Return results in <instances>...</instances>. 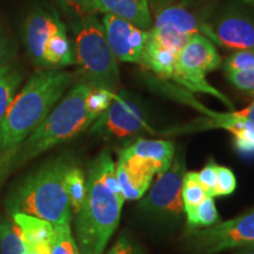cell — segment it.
Wrapping results in <instances>:
<instances>
[{
    "instance_id": "cell-19",
    "label": "cell",
    "mask_w": 254,
    "mask_h": 254,
    "mask_svg": "<svg viewBox=\"0 0 254 254\" xmlns=\"http://www.w3.org/2000/svg\"><path fill=\"white\" fill-rule=\"evenodd\" d=\"M11 218L20 228L26 245L52 244L55 227L49 221L25 213H13Z\"/></svg>"
},
{
    "instance_id": "cell-13",
    "label": "cell",
    "mask_w": 254,
    "mask_h": 254,
    "mask_svg": "<svg viewBox=\"0 0 254 254\" xmlns=\"http://www.w3.org/2000/svg\"><path fill=\"white\" fill-rule=\"evenodd\" d=\"M211 9V6L207 7H190L182 5L163 6L151 11L152 27L168 25L189 36L199 33L208 38L214 45H217V40L208 21Z\"/></svg>"
},
{
    "instance_id": "cell-4",
    "label": "cell",
    "mask_w": 254,
    "mask_h": 254,
    "mask_svg": "<svg viewBox=\"0 0 254 254\" xmlns=\"http://www.w3.org/2000/svg\"><path fill=\"white\" fill-rule=\"evenodd\" d=\"M90 90L91 86L85 82L72 87L46 119L19 145L9 161L7 174L51 148L71 140L95 122L85 104Z\"/></svg>"
},
{
    "instance_id": "cell-23",
    "label": "cell",
    "mask_w": 254,
    "mask_h": 254,
    "mask_svg": "<svg viewBox=\"0 0 254 254\" xmlns=\"http://www.w3.org/2000/svg\"><path fill=\"white\" fill-rule=\"evenodd\" d=\"M26 244L13 220L0 217V254H25Z\"/></svg>"
},
{
    "instance_id": "cell-2",
    "label": "cell",
    "mask_w": 254,
    "mask_h": 254,
    "mask_svg": "<svg viewBox=\"0 0 254 254\" xmlns=\"http://www.w3.org/2000/svg\"><path fill=\"white\" fill-rule=\"evenodd\" d=\"M72 80L68 72L41 68L13 98L0 120V184L19 145L46 119Z\"/></svg>"
},
{
    "instance_id": "cell-29",
    "label": "cell",
    "mask_w": 254,
    "mask_h": 254,
    "mask_svg": "<svg viewBox=\"0 0 254 254\" xmlns=\"http://www.w3.org/2000/svg\"><path fill=\"white\" fill-rule=\"evenodd\" d=\"M222 67L226 73L254 69V50L236 51L225 59Z\"/></svg>"
},
{
    "instance_id": "cell-10",
    "label": "cell",
    "mask_w": 254,
    "mask_h": 254,
    "mask_svg": "<svg viewBox=\"0 0 254 254\" xmlns=\"http://www.w3.org/2000/svg\"><path fill=\"white\" fill-rule=\"evenodd\" d=\"M176 148L172 141L139 139L120 151L118 161L154 178L172 164Z\"/></svg>"
},
{
    "instance_id": "cell-14",
    "label": "cell",
    "mask_w": 254,
    "mask_h": 254,
    "mask_svg": "<svg viewBox=\"0 0 254 254\" xmlns=\"http://www.w3.org/2000/svg\"><path fill=\"white\" fill-rule=\"evenodd\" d=\"M66 28L55 9L37 7L30 12L24 24V44L34 65L44 69V47L56 32Z\"/></svg>"
},
{
    "instance_id": "cell-8",
    "label": "cell",
    "mask_w": 254,
    "mask_h": 254,
    "mask_svg": "<svg viewBox=\"0 0 254 254\" xmlns=\"http://www.w3.org/2000/svg\"><path fill=\"white\" fill-rule=\"evenodd\" d=\"M147 128L140 101L123 92L122 94H114L109 109L95 120L92 132L106 139L123 140Z\"/></svg>"
},
{
    "instance_id": "cell-16",
    "label": "cell",
    "mask_w": 254,
    "mask_h": 254,
    "mask_svg": "<svg viewBox=\"0 0 254 254\" xmlns=\"http://www.w3.org/2000/svg\"><path fill=\"white\" fill-rule=\"evenodd\" d=\"M209 127H222L234 136V146L239 153L254 154V123L234 116L233 113L218 114L209 120Z\"/></svg>"
},
{
    "instance_id": "cell-22",
    "label": "cell",
    "mask_w": 254,
    "mask_h": 254,
    "mask_svg": "<svg viewBox=\"0 0 254 254\" xmlns=\"http://www.w3.org/2000/svg\"><path fill=\"white\" fill-rule=\"evenodd\" d=\"M65 187L66 192H67L69 205H71L72 213L77 214L81 209L82 205H84L87 195L86 177H85V173L82 172L81 168L74 165L68 171L65 180Z\"/></svg>"
},
{
    "instance_id": "cell-31",
    "label": "cell",
    "mask_w": 254,
    "mask_h": 254,
    "mask_svg": "<svg viewBox=\"0 0 254 254\" xmlns=\"http://www.w3.org/2000/svg\"><path fill=\"white\" fill-rule=\"evenodd\" d=\"M17 55V46L0 19V67L8 65Z\"/></svg>"
},
{
    "instance_id": "cell-35",
    "label": "cell",
    "mask_w": 254,
    "mask_h": 254,
    "mask_svg": "<svg viewBox=\"0 0 254 254\" xmlns=\"http://www.w3.org/2000/svg\"><path fill=\"white\" fill-rule=\"evenodd\" d=\"M105 254H142L139 247L133 241L123 234L117 243Z\"/></svg>"
},
{
    "instance_id": "cell-18",
    "label": "cell",
    "mask_w": 254,
    "mask_h": 254,
    "mask_svg": "<svg viewBox=\"0 0 254 254\" xmlns=\"http://www.w3.org/2000/svg\"><path fill=\"white\" fill-rule=\"evenodd\" d=\"M74 64L73 49L66 28L56 32L44 47V69H60Z\"/></svg>"
},
{
    "instance_id": "cell-39",
    "label": "cell",
    "mask_w": 254,
    "mask_h": 254,
    "mask_svg": "<svg viewBox=\"0 0 254 254\" xmlns=\"http://www.w3.org/2000/svg\"><path fill=\"white\" fill-rule=\"evenodd\" d=\"M244 1H245L246 4H249V5H252V6H254V0H244Z\"/></svg>"
},
{
    "instance_id": "cell-20",
    "label": "cell",
    "mask_w": 254,
    "mask_h": 254,
    "mask_svg": "<svg viewBox=\"0 0 254 254\" xmlns=\"http://www.w3.org/2000/svg\"><path fill=\"white\" fill-rule=\"evenodd\" d=\"M21 81L23 74L14 65L8 64L0 67V120L15 97V92Z\"/></svg>"
},
{
    "instance_id": "cell-28",
    "label": "cell",
    "mask_w": 254,
    "mask_h": 254,
    "mask_svg": "<svg viewBox=\"0 0 254 254\" xmlns=\"http://www.w3.org/2000/svg\"><path fill=\"white\" fill-rule=\"evenodd\" d=\"M56 1L69 17L73 18V20L95 15L98 12L95 0H56Z\"/></svg>"
},
{
    "instance_id": "cell-17",
    "label": "cell",
    "mask_w": 254,
    "mask_h": 254,
    "mask_svg": "<svg viewBox=\"0 0 254 254\" xmlns=\"http://www.w3.org/2000/svg\"><path fill=\"white\" fill-rule=\"evenodd\" d=\"M139 64L150 69L160 80H173L176 74V57L147 37Z\"/></svg>"
},
{
    "instance_id": "cell-3",
    "label": "cell",
    "mask_w": 254,
    "mask_h": 254,
    "mask_svg": "<svg viewBox=\"0 0 254 254\" xmlns=\"http://www.w3.org/2000/svg\"><path fill=\"white\" fill-rule=\"evenodd\" d=\"M69 155L51 159L21 180L6 199L9 215L25 213L49 221L53 227L71 225L72 209L65 180L74 166Z\"/></svg>"
},
{
    "instance_id": "cell-38",
    "label": "cell",
    "mask_w": 254,
    "mask_h": 254,
    "mask_svg": "<svg viewBox=\"0 0 254 254\" xmlns=\"http://www.w3.org/2000/svg\"><path fill=\"white\" fill-rule=\"evenodd\" d=\"M237 254H254V247H246L245 250L240 251V252Z\"/></svg>"
},
{
    "instance_id": "cell-30",
    "label": "cell",
    "mask_w": 254,
    "mask_h": 254,
    "mask_svg": "<svg viewBox=\"0 0 254 254\" xmlns=\"http://www.w3.org/2000/svg\"><path fill=\"white\" fill-rule=\"evenodd\" d=\"M237 189V178L231 168L225 166L217 167V187L215 196L230 195Z\"/></svg>"
},
{
    "instance_id": "cell-1",
    "label": "cell",
    "mask_w": 254,
    "mask_h": 254,
    "mask_svg": "<svg viewBox=\"0 0 254 254\" xmlns=\"http://www.w3.org/2000/svg\"><path fill=\"white\" fill-rule=\"evenodd\" d=\"M86 186V199L75 214V241L81 254H104L119 226L125 201L109 150L101 151L88 165Z\"/></svg>"
},
{
    "instance_id": "cell-5",
    "label": "cell",
    "mask_w": 254,
    "mask_h": 254,
    "mask_svg": "<svg viewBox=\"0 0 254 254\" xmlns=\"http://www.w3.org/2000/svg\"><path fill=\"white\" fill-rule=\"evenodd\" d=\"M74 63L85 84L91 87L106 88L111 92L119 86L118 60L111 51L103 25L95 15L72 21Z\"/></svg>"
},
{
    "instance_id": "cell-32",
    "label": "cell",
    "mask_w": 254,
    "mask_h": 254,
    "mask_svg": "<svg viewBox=\"0 0 254 254\" xmlns=\"http://www.w3.org/2000/svg\"><path fill=\"white\" fill-rule=\"evenodd\" d=\"M217 167L218 165L213 160H209L201 171L198 172L199 180L204 187L206 194L211 198L215 196V187H217Z\"/></svg>"
},
{
    "instance_id": "cell-21",
    "label": "cell",
    "mask_w": 254,
    "mask_h": 254,
    "mask_svg": "<svg viewBox=\"0 0 254 254\" xmlns=\"http://www.w3.org/2000/svg\"><path fill=\"white\" fill-rule=\"evenodd\" d=\"M207 198L204 187L199 180L198 172H186L182 187V199L186 219L192 217L195 208Z\"/></svg>"
},
{
    "instance_id": "cell-11",
    "label": "cell",
    "mask_w": 254,
    "mask_h": 254,
    "mask_svg": "<svg viewBox=\"0 0 254 254\" xmlns=\"http://www.w3.org/2000/svg\"><path fill=\"white\" fill-rule=\"evenodd\" d=\"M106 40L117 60L139 64L148 31L141 30L128 20L111 13H105L101 20Z\"/></svg>"
},
{
    "instance_id": "cell-37",
    "label": "cell",
    "mask_w": 254,
    "mask_h": 254,
    "mask_svg": "<svg viewBox=\"0 0 254 254\" xmlns=\"http://www.w3.org/2000/svg\"><path fill=\"white\" fill-rule=\"evenodd\" d=\"M232 113H233L234 116L240 117V118L247 119L250 120V122L254 123V100L246 107V109L240 110V111H234V112Z\"/></svg>"
},
{
    "instance_id": "cell-27",
    "label": "cell",
    "mask_w": 254,
    "mask_h": 254,
    "mask_svg": "<svg viewBox=\"0 0 254 254\" xmlns=\"http://www.w3.org/2000/svg\"><path fill=\"white\" fill-rule=\"evenodd\" d=\"M51 254H81L77 241L72 236L71 225L55 227V238L52 241Z\"/></svg>"
},
{
    "instance_id": "cell-24",
    "label": "cell",
    "mask_w": 254,
    "mask_h": 254,
    "mask_svg": "<svg viewBox=\"0 0 254 254\" xmlns=\"http://www.w3.org/2000/svg\"><path fill=\"white\" fill-rule=\"evenodd\" d=\"M148 37L152 38L160 46H163L164 49L170 51L174 57H177L183 50V47L186 45L190 36L178 31L172 26L164 25V26L152 27L151 30H148Z\"/></svg>"
},
{
    "instance_id": "cell-6",
    "label": "cell",
    "mask_w": 254,
    "mask_h": 254,
    "mask_svg": "<svg viewBox=\"0 0 254 254\" xmlns=\"http://www.w3.org/2000/svg\"><path fill=\"white\" fill-rule=\"evenodd\" d=\"M220 65L221 58L214 44L202 34H192L176 57L173 81L189 91L213 95L233 110L231 100L206 80V73L214 71Z\"/></svg>"
},
{
    "instance_id": "cell-9",
    "label": "cell",
    "mask_w": 254,
    "mask_h": 254,
    "mask_svg": "<svg viewBox=\"0 0 254 254\" xmlns=\"http://www.w3.org/2000/svg\"><path fill=\"white\" fill-rule=\"evenodd\" d=\"M185 173V158L179 151L174 154L170 167L158 174V178L142 201L141 207L155 215L179 217L184 211L182 187Z\"/></svg>"
},
{
    "instance_id": "cell-7",
    "label": "cell",
    "mask_w": 254,
    "mask_h": 254,
    "mask_svg": "<svg viewBox=\"0 0 254 254\" xmlns=\"http://www.w3.org/2000/svg\"><path fill=\"white\" fill-rule=\"evenodd\" d=\"M186 246L195 254H217L239 247H253L254 209L209 227L193 230L187 234Z\"/></svg>"
},
{
    "instance_id": "cell-12",
    "label": "cell",
    "mask_w": 254,
    "mask_h": 254,
    "mask_svg": "<svg viewBox=\"0 0 254 254\" xmlns=\"http://www.w3.org/2000/svg\"><path fill=\"white\" fill-rule=\"evenodd\" d=\"M217 45L228 50H254V17L238 7H227L209 23Z\"/></svg>"
},
{
    "instance_id": "cell-34",
    "label": "cell",
    "mask_w": 254,
    "mask_h": 254,
    "mask_svg": "<svg viewBox=\"0 0 254 254\" xmlns=\"http://www.w3.org/2000/svg\"><path fill=\"white\" fill-rule=\"evenodd\" d=\"M211 0H148L150 12L152 9L163 7L167 5H182L190 6V7H207L211 6Z\"/></svg>"
},
{
    "instance_id": "cell-26",
    "label": "cell",
    "mask_w": 254,
    "mask_h": 254,
    "mask_svg": "<svg viewBox=\"0 0 254 254\" xmlns=\"http://www.w3.org/2000/svg\"><path fill=\"white\" fill-rule=\"evenodd\" d=\"M113 92H111L106 88L100 87H91L90 92L86 95V104L87 112L94 120H97L103 114L105 111L110 107L111 103L114 98Z\"/></svg>"
},
{
    "instance_id": "cell-25",
    "label": "cell",
    "mask_w": 254,
    "mask_h": 254,
    "mask_svg": "<svg viewBox=\"0 0 254 254\" xmlns=\"http://www.w3.org/2000/svg\"><path fill=\"white\" fill-rule=\"evenodd\" d=\"M219 214L215 207L214 200L211 196H207L204 201L195 208L194 213L187 220V227L190 230H198V228L209 227L217 224Z\"/></svg>"
},
{
    "instance_id": "cell-36",
    "label": "cell",
    "mask_w": 254,
    "mask_h": 254,
    "mask_svg": "<svg viewBox=\"0 0 254 254\" xmlns=\"http://www.w3.org/2000/svg\"><path fill=\"white\" fill-rule=\"evenodd\" d=\"M52 244H38V245H26L25 254H51Z\"/></svg>"
},
{
    "instance_id": "cell-15",
    "label": "cell",
    "mask_w": 254,
    "mask_h": 254,
    "mask_svg": "<svg viewBox=\"0 0 254 254\" xmlns=\"http://www.w3.org/2000/svg\"><path fill=\"white\" fill-rule=\"evenodd\" d=\"M97 9L111 13L134 24L141 30L152 28V17L148 0H95Z\"/></svg>"
},
{
    "instance_id": "cell-40",
    "label": "cell",
    "mask_w": 254,
    "mask_h": 254,
    "mask_svg": "<svg viewBox=\"0 0 254 254\" xmlns=\"http://www.w3.org/2000/svg\"><path fill=\"white\" fill-rule=\"evenodd\" d=\"M253 247H254V246H253Z\"/></svg>"
},
{
    "instance_id": "cell-33",
    "label": "cell",
    "mask_w": 254,
    "mask_h": 254,
    "mask_svg": "<svg viewBox=\"0 0 254 254\" xmlns=\"http://www.w3.org/2000/svg\"><path fill=\"white\" fill-rule=\"evenodd\" d=\"M228 81L238 90L254 94V69L226 73Z\"/></svg>"
}]
</instances>
